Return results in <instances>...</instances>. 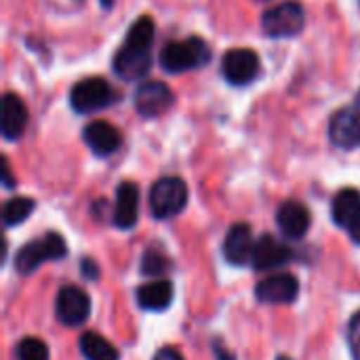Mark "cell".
Instances as JSON below:
<instances>
[{
	"instance_id": "6",
	"label": "cell",
	"mask_w": 360,
	"mask_h": 360,
	"mask_svg": "<svg viewBox=\"0 0 360 360\" xmlns=\"http://www.w3.org/2000/svg\"><path fill=\"white\" fill-rule=\"evenodd\" d=\"M306 25V13L300 2H281L262 17V27L270 38L297 36Z\"/></svg>"
},
{
	"instance_id": "12",
	"label": "cell",
	"mask_w": 360,
	"mask_h": 360,
	"mask_svg": "<svg viewBox=\"0 0 360 360\" xmlns=\"http://www.w3.org/2000/svg\"><path fill=\"white\" fill-rule=\"evenodd\" d=\"M291 262V249L281 243L278 238H274L272 234H262L255 240V249H253V268L259 272L266 270H274L283 264Z\"/></svg>"
},
{
	"instance_id": "18",
	"label": "cell",
	"mask_w": 360,
	"mask_h": 360,
	"mask_svg": "<svg viewBox=\"0 0 360 360\" xmlns=\"http://www.w3.org/2000/svg\"><path fill=\"white\" fill-rule=\"evenodd\" d=\"M173 302V285L171 281H152L137 289V304L143 310H165Z\"/></svg>"
},
{
	"instance_id": "26",
	"label": "cell",
	"mask_w": 360,
	"mask_h": 360,
	"mask_svg": "<svg viewBox=\"0 0 360 360\" xmlns=\"http://www.w3.org/2000/svg\"><path fill=\"white\" fill-rule=\"evenodd\" d=\"M80 270H82V274H84L86 278H91V281H95V278L99 276V268H97L91 259H84L82 266H80Z\"/></svg>"
},
{
	"instance_id": "11",
	"label": "cell",
	"mask_w": 360,
	"mask_h": 360,
	"mask_svg": "<svg viewBox=\"0 0 360 360\" xmlns=\"http://www.w3.org/2000/svg\"><path fill=\"white\" fill-rule=\"evenodd\" d=\"M300 283L293 274H274L255 287V295L264 304H291L297 300Z\"/></svg>"
},
{
	"instance_id": "24",
	"label": "cell",
	"mask_w": 360,
	"mask_h": 360,
	"mask_svg": "<svg viewBox=\"0 0 360 360\" xmlns=\"http://www.w3.org/2000/svg\"><path fill=\"white\" fill-rule=\"evenodd\" d=\"M348 342H350V350L354 360H360V312L352 316L350 327H348Z\"/></svg>"
},
{
	"instance_id": "25",
	"label": "cell",
	"mask_w": 360,
	"mask_h": 360,
	"mask_svg": "<svg viewBox=\"0 0 360 360\" xmlns=\"http://www.w3.org/2000/svg\"><path fill=\"white\" fill-rule=\"evenodd\" d=\"M154 360H184V356L175 350V348H160L156 352Z\"/></svg>"
},
{
	"instance_id": "9",
	"label": "cell",
	"mask_w": 360,
	"mask_h": 360,
	"mask_svg": "<svg viewBox=\"0 0 360 360\" xmlns=\"http://www.w3.org/2000/svg\"><path fill=\"white\" fill-rule=\"evenodd\" d=\"M329 137L338 148H360V103H350L338 110L329 122Z\"/></svg>"
},
{
	"instance_id": "28",
	"label": "cell",
	"mask_w": 360,
	"mask_h": 360,
	"mask_svg": "<svg viewBox=\"0 0 360 360\" xmlns=\"http://www.w3.org/2000/svg\"><path fill=\"white\" fill-rule=\"evenodd\" d=\"M2 162H4V186H6V188H11V186H13V179H11L8 162H6V160H2Z\"/></svg>"
},
{
	"instance_id": "21",
	"label": "cell",
	"mask_w": 360,
	"mask_h": 360,
	"mask_svg": "<svg viewBox=\"0 0 360 360\" xmlns=\"http://www.w3.org/2000/svg\"><path fill=\"white\" fill-rule=\"evenodd\" d=\"M36 202L32 198H25V196H15L11 200L4 202V209H2V221L6 228H13V226H19L23 224L32 211H34Z\"/></svg>"
},
{
	"instance_id": "8",
	"label": "cell",
	"mask_w": 360,
	"mask_h": 360,
	"mask_svg": "<svg viewBox=\"0 0 360 360\" xmlns=\"http://www.w3.org/2000/svg\"><path fill=\"white\" fill-rule=\"evenodd\" d=\"M259 55L251 49H230L221 59V74L224 78L234 84L243 86L257 78L259 74Z\"/></svg>"
},
{
	"instance_id": "3",
	"label": "cell",
	"mask_w": 360,
	"mask_h": 360,
	"mask_svg": "<svg viewBox=\"0 0 360 360\" xmlns=\"http://www.w3.org/2000/svg\"><path fill=\"white\" fill-rule=\"evenodd\" d=\"M65 253H68L65 240L57 232H49L42 238L30 240L27 245H23L17 251L15 270L23 276H27V274L36 272L44 262L61 259V257H65Z\"/></svg>"
},
{
	"instance_id": "23",
	"label": "cell",
	"mask_w": 360,
	"mask_h": 360,
	"mask_svg": "<svg viewBox=\"0 0 360 360\" xmlns=\"http://www.w3.org/2000/svg\"><path fill=\"white\" fill-rule=\"evenodd\" d=\"M165 270H167V257H165L162 253L154 251V249L146 251V255H143V259H141V272H143L146 276H158V274H162Z\"/></svg>"
},
{
	"instance_id": "2",
	"label": "cell",
	"mask_w": 360,
	"mask_h": 360,
	"mask_svg": "<svg viewBox=\"0 0 360 360\" xmlns=\"http://www.w3.org/2000/svg\"><path fill=\"white\" fill-rule=\"evenodd\" d=\"M213 53L211 46L202 40V38H184V40H173L169 44H165V49L160 51V65L165 72L169 74H181V72H190L196 68H202L211 61Z\"/></svg>"
},
{
	"instance_id": "19",
	"label": "cell",
	"mask_w": 360,
	"mask_h": 360,
	"mask_svg": "<svg viewBox=\"0 0 360 360\" xmlns=\"http://www.w3.org/2000/svg\"><path fill=\"white\" fill-rule=\"evenodd\" d=\"M331 213H333V221L342 228H350L352 221L359 217L360 213V192L346 188L342 192H338V196L333 198L331 205Z\"/></svg>"
},
{
	"instance_id": "27",
	"label": "cell",
	"mask_w": 360,
	"mask_h": 360,
	"mask_svg": "<svg viewBox=\"0 0 360 360\" xmlns=\"http://www.w3.org/2000/svg\"><path fill=\"white\" fill-rule=\"evenodd\" d=\"M348 230H350V236L354 238V243H359L360 245V213H359V217L352 221V226H350Z\"/></svg>"
},
{
	"instance_id": "16",
	"label": "cell",
	"mask_w": 360,
	"mask_h": 360,
	"mask_svg": "<svg viewBox=\"0 0 360 360\" xmlns=\"http://www.w3.org/2000/svg\"><path fill=\"white\" fill-rule=\"evenodd\" d=\"M0 120H2V135L8 141H15L23 135L27 127V108L23 99L15 93H6L2 97V108H0Z\"/></svg>"
},
{
	"instance_id": "20",
	"label": "cell",
	"mask_w": 360,
	"mask_h": 360,
	"mask_svg": "<svg viewBox=\"0 0 360 360\" xmlns=\"http://www.w3.org/2000/svg\"><path fill=\"white\" fill-rule=\"evenodd\" d=\"M80 352L86 360H118V350L93 331H86L80 338Z\"/></svg>"
},
{
	"instance_id": "30",
	"label": "cell",
	"mask_w": 360,
	"mask_h": 360,
	"mask_svg": "<svg viewBox=\"0 0 360 360\" xmlns=\"http://www.w3.org/2000/svg\"><path fill=\"white\" fill-rule=\"evenodd\" d=\"M356 103H360V91H359V97H356Z\"/></svg>"
},
{
	"instance_id": "22",
	"label": "cell",
	"mask_w": 360,
	"mask_h": 360,
	"mask_svg": "<svg viewBox=\"0 0 360 360\" xmlns=\"http://www.w3.org/2000/svg\"><path fill=\"white\" fill-rule=\"evenodd\" d=\"M19 360H49V348L38 338H25L17 344Z\"/></svg>"
},
{
	"instance_id": "4",
	"label": "cell",
	"mask_w": 360,
	"mask_h": 360,
	"mask_svg": "<svg viewBox=\"0 0 360 360\" xmlns=\"http://www.w3.org/2000/svg\"><path fill=\"white\" fill-rule=\"evenodd\" d=\"M114 99H116V91L101 76L82 78L70 91V103H72L74 112H78V114L99 112V110L112 105Z\"/></svg>"
},
{
	"instance_id": "5",
	"label": "cell",
	"mask_w": 360,
	"mask_h": 360,
	"mask_svg": "<svg viewBox=\"0 0 360 360\" xmlns=\"http://www.w3.org/2000/svg\"><path fill=\"white\" fill-rule=\"evenodd\" d=\"M188 205V186L179 177H162L150 190V211L156 219L179 215Z\"/></svg>"
},
{
	"instance_id": "17",
	"label": "cell",
	"mask_w": 360,
	"mask_h": 360,
	"mask_svg": "<svg viewBox=\"0 0 360 360\" xmlns=\"http://www.w3.org/2000/svg\"><path fill=\"white\" fill-rule=\"evenodd\" d=\"M139 217V188L133 181H122L116 188L114 202V226L129 230Z\"/></svg>"
},
{
	"instance_id": "7",
	"label": "cell",
	"mask_w": 360,
	"mask_h": 360,
	"mask_svg": "<svg viewBox=\"0 0 360 360\" xmlns=\"http://www.w3.org/2000/svg\"><path fill=\"white\" fill-rule=\"evenodd\" d=\"M55 314L63 327H80L89 321L91 314V297L76 285H68L59 289L55 300Z\"/></svg>"
},
{
	"instance_id": "14",
	"label": "cell",
	"mask_w": 360,
	"mask_h": 360,
	"mask_svg": "<svg viewBox=\"0 0 360 360\" xmlns=\"http://www.w3.org/2000/svg\"><path fill=\"white\" fill-rule=\"evenodd\" d=\"M276 221H278V228L281 232L287 236V238H304L310 230V224H312V215L308 211L306 205L297 202V200H287L281 205L278 213H276Z\"/></svg>"
},
{
	"instance_id": "29",
	"label": "cell",
	"mask_w": 360,
	"mask_h": 360,
	"mask_svg": "<svg viewBox=\"0 0 360 360\" xmlns=\"http://www.w3.org/2000/svg\"><path fill=\"white\" fill-rule=\"evenodd\" d=\"M99 2H101V4H103V6H105V8H112V6H114V2H116V0H99Z\"/></svg>"
},
{
	"instance_id": "13",
	"label": "cell",
	"mask_w": 360,
	"mask_h": 360,
	"mask_svg": "<svg viewBox=\"0 0 360 360\" xmlns=\"http://www.w3.org/2000/svg\"><path fill=\"white\" fill-rule=\"evenodd\" d=\"M82 139L97 156H110L120 148V131L108 120H93L82 129Z\"/></svg>"
},
{
	"instance_id": "1",
	"label": "cell",
	"mask_w": 360,
	"mask_h": 360,
	"mask_svg": "<svg viewBox=\"0 0 360 360\" xmlns=\"http://www.w3.org/2000/svg\"><path fill=\"white\" fill-rule=\"evenodd\" d=\"M152 42H154V21L150 17H139L114 55V72L124 80H139L152 68Z\"/></svg>"
},
{
	"instance_id": "10",
	"label": "cell",
	"mask_w": 360,
	"mask_h": 360,
	"mask_svg": "<svg viewBox=\"0 0 360 360\" xmlns=\"http://www.w3.org/2000/svg\"><path fill=\"white\" fill-rule=\"evenodd\" d=\"M173 103V91L162 80H146L135 91V110L143 118H156Z\"/></svg>"
},
{
	"instance_id": "15",
	"label": "cell",
	"mask_w": 360,
	"mask_h": 360,
	"mask_svg": "<svg viewBox=\"0 0 360 360\" xmlns=\"http://www.w3.org/2000/svg\"><path fill=\"white\" fill-rule=\"evenodd\" d=\"M253 232L247 224H234L224 240V257L232 266H245L253 259Z\"/></svg>"
}]
</instances>
